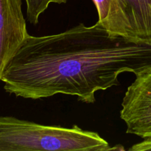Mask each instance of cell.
I'll use <instances>...</instances> for the list:
<instances>
[{
  "label": "cell",
  "mask_w": 151,
  "mask_h": 151,
  "mask_svg": "<svg viewBox=\"0 0 151 151\" xmlns=\"http://www.w3.org/2000/svg\"><path fill=\"white\" fill-rule=\"evenodd\" d=\"M151 66V36L110 33L98 22L81 23L60 33L29 35L3 74L4 88L25 99L75 96L86 104L95 93L119 85L121 73Z\"/></svg>",
  "instance_id": "obj_1"
},
{
  "label": "cell",
  "mask_w": 151,
  "mask_h": 151,
  "mask_svg": "<svg viewBox=\"0 0 151 151\" xmlns=\"http://www.w3.org/2000/svg\"><path fill=\"white\" fill-rule=\"evenodd\" d=\"M111 147L97 133L78 125H44L0 116V151H109Z\"/></svg>",
  "instance_id": "obj_2"
},
{
  "label": "cell",
  "mask_w": 151,
  "mask_h": 151,
  "mask_svg": "<svg viewBox=\"0 0 151 151\" xmlns=\"http://www.w3.org/2000/svg\"><path fill=\"white\" fill-rule=\"evenodd\" d=\"M120 118L127 134L151 138V66L136 75L122 103Z\"/></svg>",
  "instance_id": "obj_3"
},
{
  "label": "cell",
  "mask_w": 151,
  "mask_h": 151,
  "mask_svg": "<svg viewBox=\"0 0 151 151\" xmlns=\"http://www.w3.org/2000/svg\"><path fill=\"white\" fill-rule=\"evenodd\" d=\"M22 0H0V81L13 58L29 37Z\"/></svg>",
  "instance_id": "obj_4"
},
{
  "label": "cell",
  "mask_w": 151,
  "mask_h": 151,
  "mask_svg": "<svg viewBox=\"0 0 151 151\" xmlns=\"http://www.w3.org/2000/svg\"><path fill=\"white\" fill-rule=\"evenodd\" d=\"M134 37L151 36V0H118Z\"/></svg>",
  "instance_id": "obj_5"
},
{
  "label": "cell",
  "mask_w": 151,
  "mask_h": 151,
  "mask_svg": "<svg viewBox=\"0 0 151 151\" xmlns=\"http://www.w3.org/2000/svg\"><path fill=\"white\" fill-rule=\"evenodd\" d=\"M98 13V22L110 33L134 37L118 0H92ZM137 38V37H136Z\"/></svg>",
  "instance_id": "obj_6"
},
{
  "label": "cell",
  "mask_w": 151,
  "mask_h": 151,
  "mask_svg": "<svg viewBox=\"0 0 151 151\" xmlns=\"http://www.w3.org/2000/svg\"><path fill=\"white\" fill-rule=\"evenodd\" d=\"M68 0H25L27 4V19L32 24H37L39 16L51 3L63 4Z\"/></svg>",
  "instance_id": "obj_7"
},
{
  "label": "cell",
  "mask_w": 151,
  "mask_h": 151,
  "mask_svg": "<svg viewBox=\"0 0 151 151\" xmlns=\"http://www.w3.org/2000/svg\"><path fill=\"white\" fill-rule=\"evenodd\" d=\"M129 150L131 151H146L151 150V138L145 139L144 141L134 145L130 147Z\"/></svg>",
  "instance_id": "obj_8"
},
{
  "label": "cell",
  "mask_w": 151,
  "mask_h": 151,
  "mask_svg": "<svg viewBox=\"0 0 151 151\" xmlns=\"http://www.w3.org/2000/svg\"><path fill=\"white\" fill-rule=\"evenodd\" d=\"M111 150H125V148L123 146L119 145H116L114 147H111Z\"/></svg>",
  "instance_id": "obj_9"
}]
</instances>
